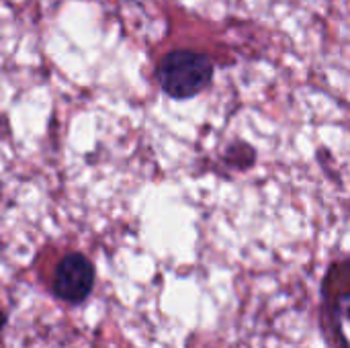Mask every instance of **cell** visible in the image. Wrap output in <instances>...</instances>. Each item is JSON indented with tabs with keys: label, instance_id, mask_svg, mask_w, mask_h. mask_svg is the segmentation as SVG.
Returning <instances> with one entry per match:
<instances>
[{
	"label": "cell",
	"instance_id": "1",
	"mask_svg": "<svg viewBox=\"0 0 350 348\" xmlns=\"http://www.w3.org/2000/svg\"><path fill=\"white\" fill-rule=\"evenodd\" d=\"M162 90L172 98H191L213 80V62L195 49H172L158 64Z\"/></svg>",
	"mask_w": 350,
	"mask_h": 348
},
{
	"label": "cell",
	"instance_id": "2",
	"mask_svg": "<svg viewBox=\"0 0 350 348\" xmlns=\"http://www.w3.org/2000/svg\"><path fill=\"white\" fill-rule=\"evenodd\" d=\"M324 304L338 347L350 348V260L336 263L326 275Z\"/></svg>",
	"mask_w": 350,
	"mask_h": 348
},
{
	"label": "cell",
	"instance_id": "3",
	"mask_svg": "<svg viewBox=\"0 0 350 348\" xmlns=\"http://www.w3.org/2000/svg\"><path fill=\"white\" fill-rule=\"evenodd\" d=\"M92 287H94V267L84 254L70 252L59 258L51 279V291L57 299L70 306L82 304L90 295Z\"/></svg>",
	"mask_w": 350,
	"mask_h": 348
}]
</instances>
